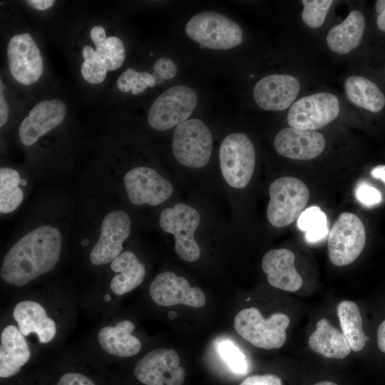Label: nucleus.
<instances>
[{"label": "nucleus", "instance_id": "obj_1", "mask_svg": "<svg viewBox=\"0 0 385 385\" xmlns=\"http://www.w3.org/2000/svg\"><path fill=\"white\" fill-rule=\"evenodd\" d=\"M61 249L58 229L48 225L36 227L9 249L1 267V277L10 284H26L54 268Z\"/></svg>", "mask_w": 385, "mask_h": 385}, {"label": "nucleus", "instance_id": "obj_2", "mask_svg": "<svg viewBox=\"0 0 385 385\" xmlns=\"http://www.w3.org/2000/svg\"><path fill=\"white\" fill-rule=\"evenodd\" d=\"M90 36L96 49L89 45L83 48L84 61L81 71L87 82L98 84L105 80L108 71L118 69L122 66L125 58V46L118 37H106L101 26H93Z\"/></svg>", "mask_w": 385, "mask_h": 385}, {"label": "nucleus", "instance_id": "obj_3", "mask_svg": "<svg viewBox=\"0 0 385 385\" xmlns=\"http://www.w3.org/2000/svg\"><path fill=\"white\" fill-rule=\"evenodd\" d=\"M186 34L200 48L225 50L242 43V30L227 16L215 11H204L192 16L185 26Z\"/></svg>", "mask_w": 385, "mask_h": 385}, {"label": "nucleus", "instance_id": "obj_4", "mask_svg": "<svg viewBox=\"0 0 385 385\" xmlns=\"http://www.w3.org/2000/svg\"><path fill=\"white\" fill-rule=\"evenodd\" d=\"M289 318L282 313H275L265 319L255 307L239 312L235 317L236 332L252 345L273 349L282 346L286 341V329Z\"/></svg>", "mask_w": 385, "mask_h": 385}, {"label": "nucleus", "instance_id": "obj_5", "mask_svg": "<svg viewBox=\"0 0 385 385\" xmlns=\"http://www.w3.org/2000/svg\"><path fill=\"white\" fill-rule=\"evenodd\" d=\"M270 200L267 217L276 227H284L292 223L304 211L309 191L299 179L285 176L276 179L270 186Z\"/></svg>", "mask_w": 385, "mask_h": 385}, {"label": "nucleus", "instance_id": "obj_6", "mask_svg": "<svg viewBox=\"0 0 385 385\" xmlns=\"http://www.w3.org/2000/svg\"><path fill=\"white\" fill-rule=\"evenodd\" d=\"M220 170L226 183L235 188H243L250 183L255 166L254 145L245 133L226 136L219 151Z\"/></svg>", "mask_w": 385, "mask_h": 385}, {"label": "nucleus", "instance_id": "obj_7", "mask_svg": "<svg viewBox=\"0 0 385 385\" xmlns=\"http://www.w3.org/2000/svg\"><path fill=\"white\" fill-rule=\"evenodd\" d=\"M212 136L209 128L200 119H188L178 125L174 130L172 149L181 165L199 168L209 161Z\"/></svg>", "mask_w": 385, "mask_h": 385}, {"label": "nucleus", "instance_id": "obj_8", "mask_svg": "<svg viewBox=\"0 0 385 385\" xmlns=\"http://www.w3.org/2000/svg\"><path fill=\"white\" fill-rule=\"evenodd\" d=\"M197 103V96L185 85L173 86L160 94L151 105L148 121L158 130H166L188 120Z\"/></svg>", "mask_w": 385, "mask_h": 385}, {"label": "nucleus", "instance_id": "obj_9", "mask_svg": "<svg viewBox=\"0 0 385 385\" xmlns=\"http://www.w3.org/2000/svg\"><path fill=\"white\" fill-rule=\"evenodd\" d=\"M200 220L199 212L191 206L177 203L163 210L160 215V226L175 237V250L183 260L194 262L200 255L194 234Z\"/></svg>", "mask_w": 385, "mask_h": 385}, {"label": "nucleus", "instance_id": "obj_10", "mask_svg": "<svg viewBox=\"0 0 385 385\" xmlns=\"http://www.w3.org/2000/svg\"><path fill=\"white\" fill-rule=\"evenodd\" d=\"M365 242V228L361 220L353 213L343 212L330 230L329 258L336 266L349 265L360 255Z\"/></svg>", "mask_w": 385, "mask_h": 385}, {"label": "nucleus", "instance_id": "obj_11", "mask_svg": "<svg viewBox=\"0 0 385 385\" xmlns=\"http://www.w3.org/2000/svg\"><path fill=\"white\" fill-rule=\"evenodd\" d=\"M339 113L338 98L330 93H317L302 97L287 113L290 127L304 130L319 129L330 123Z\"/></svg>", "mask_w": 385, "mask_h": 385}, {"label": "nucleus", "instance_id": "obj_12", "mask_svg": "<svg viewBox=\"0 0 385 385\" xmlns=\"http://www.w3.org/2000/svg\"><path fill=\"white\" fill-rule=\"evenodd\" d=\"M180 357L173 349H155L136 364L134 374L145 385H183L185 373L180 366Z\"/></svg>", "mask_w": 385, "mask_h": 385}, {"label": "nucleus", "instance_id": "obj_13", "mask_svg": "<svg viewBox=\"0 0 385 385\" xmlns=\"http://www.w3.org/2000/svg\"><path fill=\"white\" fill-rule=\"evenodd\" d=\"M123 183L130 201L136 205H160L173 192V187L167 179L148 167L131 169L125 175Z\"/></svg>", "mask_w": 385, "mask_h": 385}, {"label": "nucleus", "instance_id": "obj_14", "mask_svg": "<svg viewBox=\"0 0 385 385\" xmlns=\"http://www.w3.org/2000/svg\"><path fill=\"white\" fill-rule=\"evenodd\" d=\"M6 51L9 69L15 80L28 86L39 79L43 70V58L30 34L12 36Z\"/></svg>", "mask_w": 385, "mask_h": 385}, {"label": "nucleus", "instance_id": "obj_15", "mask_svg": "<svg viewBox=\"0 0 385 385\" xmlns=\"http://www.w3.org/2000/svg\"><path fill=\"white\" fill-rule=\"evenodd\" d=\"M149 292L153 302L163 307L185 304L200 308L206 302L202 289L191 287L185 277L170 271L156 276L150 285Z\"/></svg>", "mask_w": 385, "mask_h": 385}, {"label": "nucleus", "instance_id": "obj_16", "mask_svg": "<svg viewBox=\"0 0 385 385\" xmlns=\"http://www.w3.org/2000/svg\"><path fill=\"white\" fill-rule=\"evenodd\" d=\"M130 232V220L122 210L107 214L103 220L101 235L90 254L95 265L112 262L123 250V243Z\"/></svg>", "mask_w": 385, "mask_h": 385}, {"label": "nucleus", "instance_id": "obj_17", "mask_svg": "<svg viewBox=\"0 0 385 385\" xmlns=\"http://www.w3.org/2000/svg\"><path fill=\"white\" fill-rule=\"evenodd\" d=\"M66 106L60 99L43 100L37 103L21 122L19 135L21 142L26 145H34L64 120Z\"/></svg>", "mask_w": 385, "mask_h": 385}, {"label": "nucleus", "instance_id": "obj_18", "mask_svg": "<svg viewBox=\"0 0 385 385\" xmlns=\"http://www.w3.org/2000/svg\"><path fill=\"white\" fill-rule=\"evenodd\" d=\"M300 90V83L294 76L273 74L260 79L255 86L253 96L262 109L278 111L292 105Z\"/></svg>", "mask_w": 385, "mask_h": 385}, {"label": "nucleus", "instance_id": "obj_19", "mask_svg": "<svg viewBox=\"0 0 385 385\" xmlns=\"http://www.w3.org/2000/svg\"><path fill=\"white\" fill-rule=\"evenodd\" d=\"M274 145L282 156L307 160L319 156L325 148L324 136L316 131L285 128L275 136Z\"/></svg>", "mask_w": 385, "mask_h": 385}, {"label": "nucleus", "instance_id": "obj_20", "mask_svg": "<svg viewBox=\"0 0 385 385\" xmlns=\"http://www.w3.org/2000/svg\"><path fill=\"white\" fill-rule=\"evenodd\" d=\"M295 257L289 249L268 251L262 257V268L270 285L286 292H295L302 284V279L294 267Z\"/></svg>", "mask_w": 385, "mask_h": 385}, {"label": "nucleus", "instance_id": "obj_21", "mask_svg": "<svg viewBox=\"0 0 385 385\" xmlns=\"http://www.w3.org/2000/svg\"><path fill=\"white\" fill-rule=\"evenodd\" d=\"M13 317L24 336L35 333L41 343L51 342L56 334V323L48 317L43 306L36 302H19L14 309Z\"/></svg>", "mask_w": 385, "mask_h": 385}, {"label": "nucleus", "instance_id": "obj_22", "mask_svg": "<svg viewBox=\"0 0 385 385\" xmlns=\"http://www.w3.org/2000/svg\"><path fill=\"white\" fill-rule=\"evenodd\" d=\"M31 352L24 336L14 325L6 326L1 334L0 376L16 374L29 360Z\"/></svg>", "mask_w": 385, "mask_h": 385}, {"label": "nucleus", "instance_id": "obj_23", "mask_svg": "<svg viewBox=\"0 0 385 385\" xmlns=\"http://www.w3.org/2000/svg\"><path fill=\"white\" fill-rule=\"evenodd\" d=\"M135 329L130 320H123L114 327H104L98 333V341L107 353L120 357L137 354L141 349L140 341L131 333Z\"/></svg>", "mask_w": 385, "mask_h": 385}, {"label": "nucleus", "instance_id": "obj_24", "mask_svg": "<svg viewBox=\"0 0 385 385\" xmlns=\"http://www.w3.org/2000/svg\"><path fill=\"white\" fill-rule=\"evenodd\" d=\"M308 343L312 350L329 359H344L349 355L351 350L343 333L324 318L317 322Z\"/></svg>", "mask_w": 385, "mask_h": 385}, {"label": "nucleus", "instance_id": "obj_25", "mask_svg": "<svg viewBox=\"0 0 385 385\" xmlns=\"http://www.w3.org/2000/svg\"><path fill=\"white\" fill-rule=\"evenodd\" d=\"M365 19L361 12L351 11L344 21L333 26L327 35L329 48L339 54H346L356 48L362 38Z\"/></svg>", "mask_w": 385, "mask_h": 385}, {"label": "nucleus", "instance_id": "obj_26", "mask_svg": "<svg viewBox=\"0 0 385 385\" xmlns=\"http://www.w3.org/2000/svg\"><path fill=\"white\" fill-rule=\"evenodd\" d=\"M111 268L117 274L112 278L110 287L117 295H123L138 287L145 275L144 265L130 251H125L118 256L111 262Z\"/></svg>", "mask_w": 385, "mask_h": 385}, {"label": "nucleus", "instance_id": "obj_27", "mask_svg": "<svg viewBox=\"0 0 385 385\" xmlns=\"http://www.w3.org/2000/svg\"><path fill=\"white\" fill-rule=\"evenodd\" d=\"M344 91L352 103L369 111L379 112L385 106L383 93L374 82L365 77H348L344 82Z\"/></svg>", "mask_w": 385, "mask_h": 385}, {"label": "nucleus", "instance_id": "obj_28", "mask_svg": "<svg viewBox=\"0 0 385 385\" xmlns=\"http://www.w3.org/2000/svg\"><path fill=\"white\" fill-rule=\"evenodd\" d=\"M342 332L354 351H361L368 340L358 306L352 301L344 300L337 307Z\"/></svg>", "mask_w": 385, "mask_h": 385}, {"label": "nucleus", "instance_id": "obj_29", "mask_svg": "<svg viewBox=\"0 0 385 385\" xmlns=\"http://www.w3.org/2000/svg\"><path fill=\"white\" fill-rule=\"evenodd\" d=\"M20 175L14 169H0V212L9 213L15 210L22 202L24 192L19 188Z\"/></svg>", "mask_w": 385, "mask_h": 385}, {"label": "nucleus", "instance_id": "obj_30", "mask_svg": "<svg viewBox=\"0 0 385 385\" xmlns=\"http://www.w3.org/2000/svg\"><path fill=\"white\" fill-rule=\"evenodd\" d=\"M297 227L306 232L305 237L309 242L321 240L328 232L327 217L317 206L309 207L302 212Z\"/></svg>", "mask_w": 385, "mask_h": 385}, {"label": "nucleus", "instance_id": "obj_31", "mask_svg": "<svg viewBox=\"0 0 385 385\" xmlns=\"http://www.w3.org/2000/svg\"><path fill=\"white\" fill-rule=\"evenodd\" d=\"M156 80L153 76L147 71L138 72L133 68H128L122 73L117 80L118 89L127 93L130 91L133 95L143 92L148 87H154Z\"/></svg>", "mask_w": 385, "mask_h": 385}, {"label": "nucleus", "instance_id": "obj_32", "mask_svg": "<svg viewBox=\"0 0 385 385\" xmlns=\"http://www.w3.org/2000/svg\"><path fill=\"white\" fill-rule=\"evenodd\" d=\"M302 3L304 6L302 13L303 21L309 27L316 29L324 23L333 1L302 0Z\"/></svg>", "mask_w": 385, "mask_h": 385}, {"label": "nucleus", "instance_id": "obj_33", "mask_svg": "<svg viewBox=\"0 0 385 385\" xmlns=\"http://www.w3.org/2000/svg\"><path fill=\"white\" fill-rule=\"evenodd\" d=\"M218 351L222 359L233 372L240 374L247 372L246 357L232 342L221 341L218 344Z\"/></svg>", "mask_w": 385, "mask_h": 385}, {"label": "nucleus", "instance_id": "obj_34", "mask_svg": "<svg viewBox=\"0 0 385 385\" xmlns=\"http://www.w3.org/2000/svg\"><path fill=\"white\" fill-rule=\"evenodd\" d=\"M355 195L357 200L366 207L375 206L382 200L380 191L366 181H360L358 183Z\"/></svg>", "mask_w": 385, "mask_h": 385}, {"label": "nucleus", "instance_id": "obj_35", "mask_svg": "<svg viewBox=\"0 0 385 385\" xmlns=\"http://www.w3.org/2000/svg\"><path fill=\"white\" fill-rule=\"evenodd\" d=\"M155 74H157L160 80L171 79L174 78L177 73V68L169 58L162 57L158 59L153 66Z\"/></svg>", "mask_w": 385, "mask_h": 385}, {"label": "nucleus", "instance_id": "obj_36", "mask_svg": "<svg viewBox=\"0 0 385 385\" xmlns=\"http://www.w3.org/2000/svg\"><path fill=\"white\" fill-rule=\"evenodd\" d=\"M56 385H96L86 376L79 373H66L61 376Z\"/></svg>", "mask_w": 385, "mask_h": 385}, {"label": "nucleus", "instance_id": "obj_37", "mask_svg": "<svg viewBox=\"0 0 385 385\" xmlns=\"http://www.w3.org/2000/svg\"><path fill=\"white\" fill-rule=\"evenodd\" d=\"M240 385H282V381L273 374L254 375L246 378Z\"/></svg>", "mask_w": 385, "mask_h": 385}, {"label": "nucleus", "instance_id": "obj_38", "mask_svg": "<svg viewBox=\"0 0 385 385\" xmlns=\"http://www.w3.org/2000/svg\"><path fill=\"white\" fill-rule=\"evenodd\" d=\"M375 8L378 16L376 24L379 29L385 32V0H378L376 1Z\"/></svg>", "mask_w": 385, "mask_h": 385}, {"label": "nucleus", "instance_id": "obj_39", "mask_svg": "<svg viewBox=\"0 0 385 385\" xmlns=\"http://www.w3.org/2000/svg\"><path fill=\"white\" fill-rule=\"evenodd\" d=\"M0 126L2 127L8 120L9 108L4 97V86L1 80L0 81Z\"/></svg>", "mask_w": 385, "mask_h": 385}, {"label": "nucleus", "instance_id": "obj_40", "mask_svg": "<svg viewBox=\"0 0 385 385\" xmlns=\"http://www.w3.org/2000/svg\"><path fill=\"white\" fill-rule=\"evenodd\" d=\"M29 6L38 10H46L51 7L55 1L53 0H28L26 1Z\"/></svg>", "mask_w": 385, "mask_h": 385}, {"label": "nucleus", "instance_id": "obj_41", "mask_svg": "<svg viewBox=\"0 0 385 385\" xmlns=\"http://www.w3.org/2000/svg\"><path fill=\"white\" fill-rule=\"evenodd\" d=\"M376 339L379 349L385 353V319L378 327Z\"/></svg>", "mask_w": 385, "mask_h": 385}, {"label": "nucleus", "instance_id": "obj_42", "mask_svg": "<svg viewBox=\"0 0 385 385\" xmlns=\"http://www.w3.org/2000/svg\"><path fill=\"white\" fill-rule=\"evenodd\" d=\"M371 175L385 183V165H378L371 170Z\"/></svg>", "mask_w": 385, "mask_h": 385}, {"label": "nucleus", "instance_id": "obj_43", "mask_svg": "<svg viewBox=\"0 0 385 385\" xmlns=\"http://www.w3.org/2000/svg\"><path fill=\"white\" fill-rule=\"evenodd\" d=\"M313 385H339L335 382L330 381H322L317 383H315Z\"/></svg>", "mask_w": 385, "mask_h": 385}, {"label": "nucleus", "instance_id": "obj_44", "mask_svg": "<svg viewBox=\"0 0 385 385\" xmlns=\"http://www.w3.org/2000/svg\"><path fill=\"white\" fill-rule=\"evenodd\" d=\"M26 184H27V182H26V180H24V179L21 180V185H26Z\"/></svg>", "mask_w": 385, "mask_h": 385}, {"label": "nucleus", "instance_id": "obj_45", "mask_svg": "<svg viewBox=\"0 0 385 385\" xmlns=\"http://www.w3.org/2000/svg\"><path fill=\"white\" fill-rule=\"evenodd\" d=\"M82 242L83 245H86L87 243H88V241L87 240H84Z\"/></svg>", "mask_w": 385, "mask_h": 385}]
</instances>
